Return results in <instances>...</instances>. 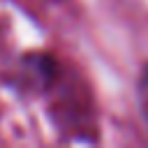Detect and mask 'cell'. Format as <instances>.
Listing matches in <instances>:
<instances>
[{
	"label": "cell",
	"mask_w": 148,
	"mask_h": 148,
	"mask_svg": "<svg viewBox=\"0 0 148 148\" xmlns=\"http://www.w3.org/2000/svg\"><path fill=\"white\" fill-rule=\"evenodd\" d=\"M139 104H141V113H143V120L148 125V65L141 74V81H139Z\"/></svg>",
	"instance_id": "obj_1"
}]
</instances>
